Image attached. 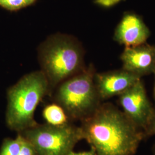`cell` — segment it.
<instances>
[{"label": "cell", "mask_w": 155, "mask_h": 155, "mask_svg": "<svg viewBox=\"0 0 155 155\" xmlns=\"http://www.w3.org/2000/svg\"><path fill=\"white\" fill-rule=\"evenodd\" d=\"M121 59L122 68L140 77L153 74L155 71V47L145 43L126 47Z\"/></svg>", "instance_id": "cell-8"}, {"label": "cell", "mask_w": 155, "mask_h": 155, "mask_svg": "<svg viewBox=\"0 0 155 155\" xmlns=\"http://www.w3.org/2000/svg\"><path fill=\"white\" fill-rule=\"evenodd\" d=\"M38 59L41 71L48 82L50 94L59 84L86 67L82 45L74 36L66 34L49 36L39 46Z\"/></svg>", "instance_id": "cell-2"}, {"label": "cell", "mask_w": 155, "mask_h": 155, "mask_svg": "<svg viewBox=\"0 0 155 155\" xmlns=\"http://www.w3.org/2000/svg\"><path fill=\"white\" fill-rule=\"evenodd\" d=\"M20 134L32 144L36 155H68L83 140L81 127L70 122L61 126L38 124Z\"/></svg>", "instance_id": "cell-5"}, {"label": "cell", "mask_w": 155, "mask_h": 155, "mask_svg": "<svg viewBox=\"0 0 155 155\" xmlns=\"http://www.w3.org/2000/svg\"><path fill=\"white\" fill-rule=\"evenodd\" d=\"M48 94V82L41 70L21 78L7 92L5 121L8 127L20 133L37 125L34 118L35 111L41 101Z\"/></svg>", "instance_id": "cell-3"}, {"label": "cell", "mask_w": 155, "mask_h": 155, "mask_svg": "<svg viewBox=\"0 0 155 155\" xmlns=\"http://www.w3.org/2000/svg\"><path fill=\"white\" fill-rule=\"evenodd\" d=\"M144 133L145 139L155 135V109L150 121L144 129Z\"/></svg>", "instance_id": "cell-13"}, {"label": "cell", "mask_w": 155, "mask_h": 155, "mask_svg": "<svg viewBox=\"0 0 155 155\" xmlns=\"http://www.w3.org/2000/svg\"><path fill=\"white\" fill-rule=\"evenodd\" d=\"M141 79L124 69L95 73L94 82L101 101L118 96Z\"/></svg>", "instance_id": "cell-7"}, {"label": "cell", "mask_w": 155, "mask_h": 155, "mask_svg": "<svg viewBox=\"0 0 155 155\" xmlns=\"http://www.w3.org/2000/svg\"><path fill=\"white\" fill-rule=\"evenodd\" d=\"M18 155H36V153L32 144L26 139H24L22 144V148Z\"/></svg>", "instance_id": "cell-14"}, {"label": "cell", "mask_w": 155, "mask_h": 155, "mask_svg": "<svg viewBox=\"0 0 155 155\" xmlns=\"http://www.w3.org/2000/svg\"><path fill=\"white\" fill-rule=\"evenodd\" d=\"M150 32L141 17L131 12L126 13L118 24L114 40L125 47H132L146 43Z\"/></svg>", "instance_id": "cell-9"}, {"label": "cell", "mask_w": 155, "mask_h": 155, "mask_svg": "<svg viewBox=\"0 0 155 155\" xmlns=\"http://www.w3.org/2000/svg\"><path fill=\"white\" fill-rule=\"evenodd\" d=\"M118 97V102L122 111L137 127L144 130L155 109L148 98L141 79Z\"/></svg>", "instance_id": "cell-6"}, {"label": "cell", "mask_w": 155, "mask_h": 155, "mask_svg": "<svg viewBox=\"0 0 155 155\" xmlns=\"http://www.w3.org/2000/svg\"><path fill=\"white\" fill-rule=\"evenodd\" d=\"M43 116L47 124L54 126H61L70 121L64 109L56 103L46 106Z\"/></svg>", "instance_id": "cell-10"}, {"label": "cell", "mask_w": 155, "mask_h": 155, "mask_svg": "<svg viewBox=\"0 0 155 155\" xmlns=\"http://www.w3.org/2000/svg\"><path fill=\"white\" fill-rule=\"evenodd\" d=\"M36 0H0V6L10 11H16L31 5Z\"/></svg>", "instance_id": "cell-12"}, {"label": "cell", "mask_w": 155, "mask_h": 155, "mask_svg": "<svg viewBox=\"0 0 155 155\" xmlns=\"http://www.w3.org/2000/svg\"><path fill=\"white\" fill-rule=\"evenodd\" d=\"M124 0H94V3L104 8H110Z\"/></svg>", "instance_id": "cell-15"}, {"label": "cell", "mask_w": 155, "mask_h": 155, "mask_svg": "<svg viewBox=\"0 0 155 155\" xmlns=\"http://www.w3.org/2000/svg\"><path fill=\"white\" fill-rule=\"evenodd\" d=\"M24 139L20 133H18L16 139H4L0 148V155H19L22 148Z\"/></svg>", "instance_id": "cell-11"}, {"label": "cell", "mask_w": 155, "mask_h": 155, "mask_svg": "<svg viewBox=\"0 0 155 155\" xmlns=\"http://www.w3.org/2000/svg\"><path fill=\"white\" fill-rule=\"evenodd\" d=\"M153 155H155V145L153 147Z\"/></svg>", "instance_id": "cell-18"}, {"label": "cell", "mask_w": 155, "mask_h": 155, "mask_svg": "<svg viewBox=\"0 0 155 155\" xmlns=\"http://www.w3.org/2000/svg\"><path fill=\"white\" fill-rule=\"evenodd\" d=\"M95 71L89 66L58 86L55 103L64 109L70 121H81L93 114L101 104L94 82Z\"/></svg>", "instance_id": "cell-4"}, {"label": "cell", "mask_w": 155, "mask_h": 155, "mask_svg": "<svg viewBox=\"0 0 155 155\" xmlns=\"http://www.w3.org/2000/svg\"><path fill=\"white\" fill-rule=\"evenodd\" d=\"M81 127L96 155H134L145 139L144 130L111 103L101 104Z\"/></svg>", "instance_id": "cell-1"}, {"label": "cell", "mask_w": 155, "mask_h": 155, "mask_svg": "<svg viewBox=\"0 0 155 155\" xmlns=\"http://www.w3.org/2000/svg\"><path fill=\"white\" fill-rule=\"evenodd\" d=\"M154 75H155V86H154V91H153V95H154V98H155V71L153 72Z\"/></svg>", "instance_id": "cell-17"}, {"label": "cell", "mask_w": 155, "mask_h": 155, "mask_svg": "<svg viewBox=\"0 0 155 155\" xmlns=\"http://www.w3.org/2000/svg\"><path fill=\"white\" fill-rule=\"evenodd\" d=\"M68 155H96L94 150L91 148L90 150L88 151H84V152H74L72 151L70 152Z\"/></svg>", "instance_id": "cell-16"}]
</instances>
